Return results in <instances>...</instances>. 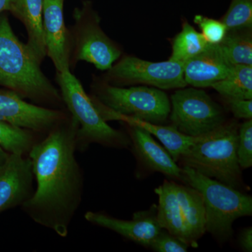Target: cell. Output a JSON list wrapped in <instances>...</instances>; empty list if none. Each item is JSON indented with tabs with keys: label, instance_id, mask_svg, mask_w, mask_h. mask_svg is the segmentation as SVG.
<instances>
[{
	"label": "cell",
	"instance_id": "cell-17",
	"mask_svg": "<svg viewBox=\"0 0 252 252\" xmlns=\"http://www.w3.org/2000/svg\"><path fill=\"white\" fill-rule=\"evenodd\" d=\"M44 0H12L9 12L22 22L28 33V49L39 63L46 56L43 28Z\"/></svg>",
	"mask_w": 252,
	"mask_h": 252
},
{
	"label": "cell",
	"instance_id": "cell-11",
	"mask_svg": "<svg viewBox=\"0 0 252 252\" xmlns=\"http://www.w3.org/2000/svg\"><path fill=\"white\" fill-rule=\"evenodd\" d=\"M68 117L62 109L29 103L16 93L0 89V122L36 133H48Z\"/></svg>",
	"mask_w": 252,
	"mask_h": 252
},
{
	"label": "cell",
	"instance_id": "cell-24",
	"mask_svg": "<svg viewBox=\"0 0 252 252\" xmlns=\"http://www.w3.org/2000/svg\"><path fill=\"white\" fill-rule=\"evenodd\" d=\"M237 155L240 168L247 169L252 165V120L248 119L239 126Z\"/></svg>",
	"mask_w": 252,
	"mask_h": 252
},
{
	"label": "cell",
	"instance_id": "cell-29",
	"mask_svg": "<svg viewBox=\"0 0 252 252\" xmlns=\"http://www.w3.org/2000/svg\"><path fill=\"white\" fill-rule=\"evenodd\" d=\"M12 0H0V14L9 11Z\"/></svg>",
	"mask_w": 252,
	"mask_h": 252
},
{
	"label": "cell",
	"instance_id": "cell-13",
	"mask_svg": "<svg viewBox=\"0 0 252 252\" xmlns=\"http://www.w3.org/2000/svg\"><path fill=\"white\" fill-rule=\"evenodd\" d=\"M24 156L10 154L0 167V213L22 205L34 192L32 165Z\"/></svg>",
	"mask_w": 252,
	"mask_h": 252
},
{
	"label": "cell",
	"instance_id": "cell-2",
	"mask_svg": "<svg viewBox=\"0 0 252 252\" xmlns=\"http://www.w3.org/2000/svg\"><path fill=\"white\" fill-rule=\"evenodd\" d=\"M41 64L15 34L7 14H0V86L34 104L59 108L63 104L60 91L42 72Z\"/></svg>",
	"mask_w": 252,
	"mask_h": 252
},
{
	"label": "cell",
	"instance_id": "cell-16",
	"mask_svg": "<svg viewBox=\"0 0 252 252\" xmlns=\"http://www.w3.org/2000/svg\"><path fill=\"white\" fill-rule=\"evenodd\" d=\"M129 126L131 143L137 157L149 170L160 172L170 178L182 180V168L170 154L157 143L147 130L137 126Z\"/></svg>",
	"mask_w": 252,
	"mask_h": 252
},
{
	"label": "cell",
	"instance_id": "cell-3",
	"mask_svg": "<svg viewBox=\"0 0 252 252\" xmlns=\"http://www.w3.org/2000/svg\"><path fill=\"white\" fill-rule=\"evenodd\" d=\"M238 129L237 123L225 122L207 133L194 137L193 144L180 157L183 166L240 188L243 180L237 155Z\"/></svg>",
	"mask_w": 252,
	"mask_h": 252
},
{
	"label": "cell",
	"instance_id": "cell-26",
	"mask_svg": "<svg viewBox=\"0 0 252 252\" xmlns=\"http://www.w3.org/2000/svg\"><path fill=\"white\" fill-rule=\"evenodd\" d=\"M150 248L158 252H187L189 245L162 229L151 244Z\"/></svg>",
	"mask_w": 252,
	"mask_h": 252
},
{
	"label": "cell",
	"instance_id": "cell-6",
	"mask_svg": "<svg viewBox=\"0 0 252 252\" xmlns=\"http://www.w3.org/2000/svg\"><path fill=\"white\" fill-rule=\"evenodd\" d=\"M57 83L63 104L79 124L77 149L86 150L91 144L114 148H126L130 139L122 131L109 126L102 119L80 81L70 70L57 72Z\"/></svg>",
	"mask_w": 252,
	"mask_h": 252
},
{
	"label": "cell",
	"instance_id": "cell-22",
	"mask_svg": "<svg viewBox=\"0 0 252 252\" xmlns=\"http://www.w3.org/2000/svg\"><path fill=\"white\" fill-rule=\"evenodd\" d=\"M36 132L0 122V146L9 154H25L36 142Z\"/></svg>",
	"mask_w": 252,
	"mask_h": 252
},
{
	"label": "cell",
	"instance_id": "cell-20",
	"mask_svg": "<svg viewBox=\"0 0 252 252\" xmlns=\"http://www.w3.org/2000/svg\"><path fill=\"white\" fill-rule=\"evenodd\" d=\"M211 87L225 99H252V66H233L224 79Z\"/></svg>",
	"mask_w": 252,
	"mask_h": 252
},
{
	"label": "cell",
	"instance_id": "cell-4",
	"mask_svg": "<svg viewBox=\"0 0 252 252\" xmlns=\"http://www.w3.org/2000/svg\"><path fill=\"white\" fill-rule=\"evenodd\" d=\"M155 193L158 196L157 216L160 227L189 246L197 248L206 232L201 193L190 185L167 180Z\"/></svg>",
	"mask_w": 252,
	"mask_h": 252
},
{
	"label": "cell",
	"instance_id": "cell-7",
	"mask_svg": "<svg viewBox=\"0 0 252 252\" xmlns=\"http://www.w3.org/2000/svg\"><path fill=\"white\" fill-rule=\"evenodd\" d=\"M98 112L135 118L152 124L167 120L171 110L170 101L161 89L148 86H122L103 84L96 86L91 97Z\"/></svg>",
	"mask_w": 252,
	"mask_h": 252
},
{
	"label": "cell",
	"instance_id": "cell-5",
	"mask_svg": "<svg viewBox=\"0 0 252 252\" xmlns=\"http://www.w3.org/2000/svg\"><path fill=\"white\" fill-rule=\"evenodd\" d=\"M182 168V180L198 190L203 196L206 231L220 242L228 240L233 234V222L240 217L252 216V196L192 167Z\"/></svg>",
	"mask_w": 252,
	"mask_h": 252
},
{
	"label": "cell",
	"instance_id": "cell-27",
	"mask_svg": "<svg viewBox=\"0 0 252 252\" xmlns=\"http://www.w3.org/2000/svg\"><path fill=\"white\" fill-rule=\"evenodd\" d=\"M225 101L235 118L252 119V99H225Z\"/></svg>",
	"mask_w": 252,
	"mask_h": 252
},
{
	"label": "cell",
	"instance_id": "cell-15",
	"mask_svg": "<svg viewBox=\"0 0 252 252\" xmlns=\"http://www.w3.org/2000/svg\"><path fill=\"white\" fill-rule=\"evenodd\" d=\"M233 66L225 57L220 44H210L205 51L186 63L184 77L187 85L210 87L224 79Z\"/></svg>",
	"mask_w": 252,
	"mask_h": 252
},
{
	"label": "cell",
	"instance_id": "cell-18",
	"mask_svg": "<svg viewBox=\"0 0 252 252\" xmlns=\"http://www.w3.org/2000/svg\"><path fill=\"white\" fill-rule=\"evenodd\" d=\"M100 115L105 122L121 121L126 123L127 125L139 126L147 130L151 135L155 136L160 140L175 162L180 160V157L188 151L194 142V137L182 133L172 126H165L152 124L135 118L112 113L102 112Z\"/></svg>",
	"mask_w": 252,
	"mask_h": 252
},
{
	"label": "cell",
	"instance_id": "cell-28",
	"mask_svg": "<svg viewBox=\"0 0 252 252\" xmlns=\"http://www.w3.org/2000/svg\"><path fill=\"white\" fill-rule=\"evenodd\" d=\"M239 245L244 251L252 252V228H245L239 236Z\"/></svg>",
	"mask_w": 252,
	"mask_h": 252
},
{
	"label": "cell",
	"instance_id": "cell-25",
	"mask_svg": "<svg viewBox=\"0 0 252 252\" xmlns=\"http://www.w3.org/2000/svg\"><path fill=\"white\" fill-rule=\"evenodd\" d=\"M194 23L201 30V34L207 42L218 44L221 42L226 34V26L220 20H215L203 15H196L194 17Z\"/></svg>",
	"mask_w": 252,
	"mask_h": 252
},
{
	"label": "cell",
	"instance_id": "cell-1",
	"mask_svg": "<svg viewBox=\"0 0 252 252\" xmlns=\"http://www.w3.org/2000/svg\"><path fill=\"white\" fill-rule=\"evenodd\" d=\"M79 124L69 116L30 150L35 191L22 205L38 224L65 238L80 206L83 176L75 157Z\"/></svg>",
	"mask_w": 252,
	"mask_h": 252
},
{
	"label": "cell",
	"instance_id": "cell-14",
	"mask_svg": "<svg viewBox=\"0 0 252 252\" xmlns=\"http://www.w3.org/2000/svg\"><path fill=\"white\" fill-rule=\"evenodd\" d=\"M157 205L149 210L136 212L132 220L114 218L102 212H88L86 220L115 232L124 238L142 246L150 248L151 244L162 230L157 220Z\"/></svg>",
	"mask_w": 252,
	"mask_h": 252
},
{
	"label": "cell",
	"instance_id": "cell-8",
	"mask_svg": "<svg viewBox=\"0 0 252 252\" xmlns=\"http://www.w3.org/2000/svg\"><path fill=\"white\" fill-rule=\"evenodd\" d=\"M70 31V66L79 61L94 64L99 70H108L122 55L119 46L102 31L100 17L91 1H83L73 14Z\"/></svg>",
	"mask_w": 252,
	"mask_h": 252
},
{
	"label": "cell",
	"instance_id": "cell-30",
	"mask_svg": "<svg viewBox=\"0 0 252 252\" xmlns=\"http://www.w3.org/2000/svg\"><path fill=\"white\" fill-rule=\"evenodd\" d=\"M9 152H6L5 149L0 146V167L4 165V162L7 160L8 157L9 156Z\"/></svg>",
	"mask_w": 252,
	"mask_h": 252
},
{
	"label": "cell",
	"instance_id": "cell-10",
	"mask_svg": "<svg viewBox=\"0 0 252 252\" xmlns=\"http://www.w3.org/2000/svg\"><path fill=\"white\" fill-rule=\"evenodd\" d=\"M184 69L185 64L170 60L150 62L127 56L113 64L106 77L108 84L117 86L140 84L161 90L182 89L187 86Z\"/></svg>",
	"mask_w": 252,
	"mask_h": 252
},
{
	"label": "cell",
	"instance_id": "cell-19",
	"mask_svg": "<svg viewBox=\"0 0 252 252\" xmlns=\"http://www.w3.org/2000/svg\"><path fill=\"white\" fill-rule=\"evenodd\" d=\"M219 44L233 65L252 66V28L228 30Z\"/></svg>",
	"mask_w": 252,
	"mask_h": 252
},
{
	"label": "cell",
	"instance_id": "cell-9",
	"mask_svg": "<svg viewBox=\"0 0 252 252\" xmlns=\"http://www.w3.org/2000/svg\"><path fill=\"white\" fill-rule=\"evenodd\" d=\"M170 104L172 126L190 137L207 133L225 122L222 107L204 91L180 89L171 96Z\"/></svg>",
	"mask_w": 252,
	"mask_h": 252
},
{
	"label": "cell",
	"instance_id": "cell-21",
	"mask_svg": "<svg viewBox=\"0 0 252 252\" xmlns=\"http://www.w3.org/2000/svg\"><path fill=\"white\" fill-rule=\"evenodd\" d=\"M210 44L191 25L183 23L182 31L172 42V54L169 60L185 64L189 60L205 51Z\"/></svg>",
	"mask_w": 252,
	"mask_h": 252
},
{
	"label": "cell",
	"instance_id": "cell-23",
	"mask_svg": "<svg viewBox=\"0 0 252 252\" xmlns=\"http://www.w3.org/2000/svg\"><path fill=\"white\" fill-rule=\"evenodd\" d=\"M220 20L228 30L252 28V0H231L228 11Z\"/></svg>",
	"mask_w": 252,
	"mask_h": 252
},
{
	"label": "cell",
	"instance_id": "cell-12",
	"mask_svg": "<svg viewBox=\"0 0 252 252\" xmlns=\"http://www.w3.org/2000/svg\"><path fill=\"white\" fill-rule=\"evenodd\" d=\"M64 0H44L43 28L46 56L57 72L70 69L71 35L64 23Z\"/></svg>",
	"mask_w": 252,
	"mask_h": 252
}]
</instances>
